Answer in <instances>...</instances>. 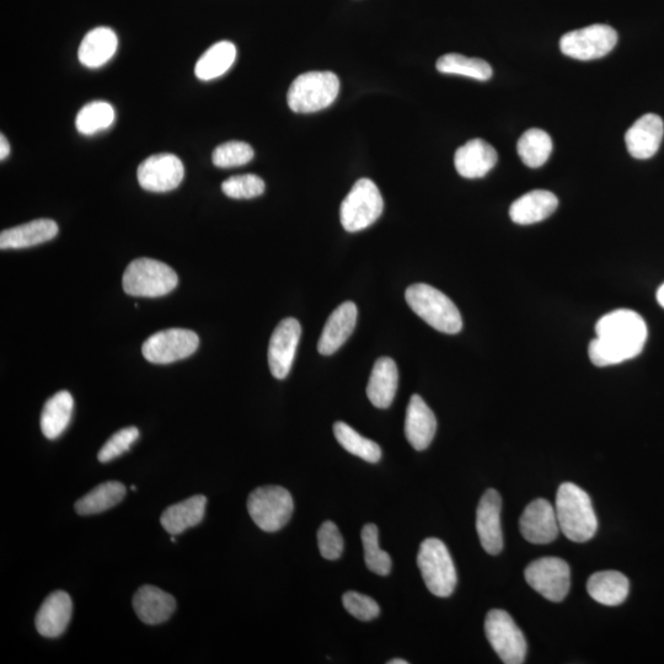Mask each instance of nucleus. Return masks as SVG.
<instances>
[{
  "label": "nucleus",
  "instance_id": "nucleus-12",
  "mask_svg": "<svg viewBox=\"0 0 664 664\" xmlns=\"http://www.w3.org/2000/svg\"><path fill=\"white\" fill-rule=\"evenodd\" d=\"M200 346L196 332L185 329L159 331L144 342L142 353L148 362L169 364L194 355Z\"/></svg>",
  "mask_w": 664,
  "mask_h": 664
},
{
  "label": "nucleus",
  "instance_id": "nucleus-20",
  "mask_svg": "<svg viewBox=\"0 0 664 664\" xmlns=\"http://www.w3.org/2000/svg\"><path fill=\"white\" fill-rule=\"evenodd\" d=\"M73 613L72 598L68 593L56 591L50 594L42 603L36 615V629L39 634L56 639L60 637L71 623Z\"/></svg>",
  "mask_w": 664,
  "mask_h": 664
},
{
  "label": "nucleus",
  "instance_id": "nucleus-5",
  "mask_svg": "<svg viewBox=\"0 0 664 664\" xmlns=\"http://www.w3.org/2000/svg\"><path fill=\"white\" fill-rule=\"evenodd\" d=\"M179 278L170 266L153 259H138L127 266L122 286L128 296L159 298L173 292Z\"/></svg>",
  "mask_w": 664,
  "mask_h": 664
},
{
  "label": "nucleus",
  "instance_id": "nucleus-29",
  "mask_svg": "<svg viewBox=\"0 0 664 664\" xmlns=\"http://www.w3.org/2000/svg\"><path fill=\"white\" fill-rule=\"evenodd\" d=\"M74 400L71 393L62 390L48 399L41 414V430L48 439H57L71 423Z\"/></svg>",
  "mask_w": 664,
  "mask_h": 664
},
{
  "label": "nucleus",
  "instance_id": "nucleus-27",
  "mask_svg": "<svg viewBox=\"0 0 664 664\" xmlns=\"http://www.w3.org/2000/svg\"><path fill=\"white\" fill-rule=\"evenodd\" d=\"M207 498L202 495L192 496L185 501L166 508L160 523L171 535L184 533L186 529L196 527L205 517Z\"/></svg>",
  "mask_w": 664,
  "mask_h": 664
},
{
  "label": "nucleus",
  "instance_id": "nucleus-39",
  "mask_svg": "<svg viewBox=\"0 0 664 664\" xmlns=\"http://www.w3.org/2000/svg\"><path fill=\"white\" fill-rule=\"evenodd\" d=\"M138 438L139 431L137 427H127L116 432L115 435L105 443V446L100 449L98 454L99 462L109 463L111 460L119 458L123 453L130 451L133 443H135Z\"/></svg>",
  "mask_w": 664,
  "mask_h": 664
},
{
  "label": "nucleus",
  "instance_id": "nucleus-6",
  "mask_svg": "<svg viewBox=\"0 0 664 664\" xmlns=\"http://www.w3.org/2000/svg\"><path fill=\"white\" fill-rule=\"evenodd\" d=\"M417 565L428 591L439 598L452 596L458 582L457 570L451 553L442 540H423L417 555Z\"/></svg>",
  "mask_w": 664,
  "mask_h": 664
},
{
  "label": "nucleus",
  "instance_id": "nucleus-33",
  "mask_svg": "<svg viewBox=\"0 0 664 664\" xmlns=\"http://www.w3.org/2000/svg\"><path fill=\"white\" fill-rule=\"evenodd\" d=\"M437 71L453 76H463L486 82L492 77V68L489 63L480 58H469L459 53H448L437 61Z\"/></svg>",
  "mask_w": 664,
  "mask_h": 664
},
{
  "label": "nucleus",
  "instance_id": "nucleus-2",
  "mask_svg": "<svg viewBox=\"0 0 664 664\" xmlns=\"http://www.w3.org/2000/svg\"><path fill=\"white\" fill-rule=\"evenodd\" d=\"M560 532L574 543H586L597 533L598 519L591 497L580 486L565 483L559 487L555 503Z\"/></svg>",
  "mask_w": 664,
  "mask_h": 664
},
{
  "label": "nucleus",
  "instance_id": "nucleus-30",
  "mask_svg": "<svg viewBox=\"0 0 664 664\" xmlns=\"http://www.w3.org/2000/svg\"><path fill=\"white\" fill-rule=\"evenodd\" d=\"M235 58H237V48L232 42H217L216 45L208 48L196 63V77L205 82L222 77L232 68Z\"/></svg>",
  "mask_w": 664,
  "mask_h": 664
},
{
  "label": "nucleus",
  "instance_id": "nucleus-11",
  "mask_svg": "<svg viewBox=\"0 0 664 664\" xmlns=\"http://www.w3.org/2000/svg\"><path fill=\"white\" fill-rule=\"evenodd\" d=\"M530 587L550 602L560 603L571 587L570 566L559 558H542L532 562L524 572Z\"/></svg>",
  "mask_w": 664,
  "mask_h": 664
},
{
  "label": "nucleus",
  "instance_id": "nucleus-40",
  "mask_svg": "<svg viewBox=\"0 0 664 664\" xmlns=\"http://www.w3.org/2000/svg\"><path fill=\"white\" fill-rule=\"evenodd\" d=\"M318 545L324 559L334 561L341 558L342 551H344V539L334 522H325L319 528Z\"/></svg>",
  "mask_w": 664,
  "mask_h": 664
},
{
  "label": "nucleus",
  "instance_id": "nucleus-37",
  "mask_svg": "<svg viewBox=\"0 0 664 664\" xmlns=\"http://www.w3.org/2000/svg\"><path fill=\"white\" fill-rule=\"evenodd\" d=\"M254 159V149L245 142H227L221 144L212 154L213 164L217 168H237L251 162Z\"/></svg>",
  "mask_w": 664,
  "mask_h": 664
},
{
  "label": "nucleus",
  "instance_id": "nucleus-41",
  "mask_svg": "<svg viewBox=\"0 0 664 664\" xmlns=\"http://www.w3.org/2000/svg\"><path fill=\"white\" fill-rule=\"evenodd\" d=\"M342 603L348 613L361 621H371L379 617L380 607L373 598L357 592H347Z\"/></svg>",
  "mask_w": 664,
  "mask_h": 664
},
{
  "label": "nucleus",
  "instance_id": "nucleus-3",
  "mask_svg": "<svg viewBox=\"0 0 664 664\" xmlns=\"http://www.w3.org/2000/svg\"><path fill=\"white\" fill-rule=\"evenodd\" d=\"M406 302L416 315L443 334L455 335L463 329L457 305L435 287L416 283L406 289Z\"/></svg>",
  "mask_w": 664,
  "mask_h": 664
},
{
  "label": "nucleus",
  "instance_id": "nucleus-36",
  "mask_svg": "<svg viewBox=\"0 0 664 664\" xmlns=\"http://www.w3.org/2000/svg\"><path fill=\"white\" fill-rule=\"evenodd\" d=\"M364 560L369 570L379 576H387L392 570V558L379 548V530L376 524H366L362 529Z\"/></svg>",
  "mask_w": 664,
  "mask_h": 664
},
{
  "label": "nucleus",
  "instance_id": "nucleus-9",
  "mask_svg": "<svg viewBox=\"0 0 664 664\" xmlns=\"http://www.w3.org/2000/svg\"><path fill=\"white\" fill-rule=\"evenodd\" d=\"M485 634L503 663H524L528 651L526 637L505 610L494 609L486 615Z\"/></svg>",
  "mask_w": 664,
  "mask_h": 664
},
{
  "label": "nucleus",
  "instance_id": "nucleus-35",
  "mask_svg": "<svg viewBox=\"0 0 664 664\" xmlns=\"http://www.w3.org/2000/svg\"><path fill=\"white\" fill-rule=\"evenodd\" d=\"M114 121V107L109 103H105V101H93L78 112L76 126L79 133L91 136L107 130Z\"/></svg>",
  "mask_w": 664,
  "mask_h": 664
},
{
  "label": "nucleus",
  "instance_id": "nucleus-43",
  "mask_svg": "<svg viewBox=\"0 0 664 664\" xmlns=\"http://www.w3.org/2000/svg\"><path fill=\"white\" fill-rule=\"evenodd\" d=\"M657 301L660 303L661 307L664 309V283L657 291Z\"/></svg>",
  "mask_w": 664,
  "mask_h": 664
},
{
  "label": "nucleus",
  "instance_id": "nucleus-25",
  "mask_svg": "<svg viewBox=\"0 0 664 664\" xmlns=\"http://www.w3.org/2000/svg\"><path fill=\"white\" fill-rule=\"evenodd\" d=\"M558 206V197L553 192L534 190L513 202L510 217L514 223L528 226V224L543 222L556 211Z\"/></svg>",
  "mask_w": 664,
  "mask_h": 664
},
{
  "label": "nucleus",
  "instance_id": "nucleus-10",
  "mask_svg": "<svg viewBox=\"0 0 664 664\" xmlns=\"http://www.w3.org/2000/svg\"><path fill=\"white\" fill-rule=\"evenodd\" d=\"M617 44L618 32L604 24L567 32L560 40L562 53L578 61L598 60L609 55Z\"/></svg>",
  "mask_w": 664,
  "mask_h": 664
},
{
  "label": "nucleus",
  "instance_id": "nucleus-24",
  "mask_svg": "<svg viewBox=\"0 0 664 664\" xmlns=\"http://www.w3.org/2000/svg\"><path fill=\"white\" fill-rule=\"evenodd\" d=\"M399 387L398 366L392 358L382 357L374 363L367 387L369 401L378 409H388L393 404Z\"/></svg>",
  "mask_w": 664,
  "mask_h": 664
},
{
  "label": "nucleus",
  "instance_id": "nucleus-13",
  "mask_svg": "<svg viewBox=\"0 0 664 664\" xmlns=\"http://www.w3.org/2000/svg\"><path fill=\"white\" fill-rule=\"evenodd\" d=\"M185 168L174 154L152 155L139 165L137 179L142 189L149 192H169L178 189L184 180Z\"/></svg>",
  "mask_w": 664,
  "mask_h": 664
},
{
  "label": "nucleus",
  "instance_id": "nucleus-1",
  "mask_svg": "<svg viewBox=\"0 0 664 664\" xmlns=\"http://www.w3.org/2000/svg\"><path fill=\"white\" fill-rule=\"evenodd\" d=\"M597 337L589 344L594 366L609 367L633 360L644 350L647 325L640 314L629 309L614 310L598 320Z\"/></svg>",
  "mask_w": 664,
  "mask_h": 664
},
{
  "label": "nucleus",
  "instance_id": "nucleus-4",
  "mask_svg": "<svg viewBox=\"0 0 664 664\" xmlns=\"http://www.w3.org/2000/svg\"><path fill=\"white\" fill-rule=\"evenodd\" d=\"M340 93V79L332 72L301 74L287 94L289 109L297 114H313L335 103Z\"/></svg>",
  "mask_w": 664,
  "mask_h": 664
},
{
  "label": "nucleus",
  "instance_id": "nucleus-19",
  "mask_svg": "<svg viewBox=\"0 0 664 664\" xmlns=\"http://www.w3.org/2000/svg\"><path fill=\"white\" fill-rule=\"evenodd\" d=\"M357 315L358 310L353 302L342 303L331 313L320 336L318 344L320 355H334L345 345L356 328Z\"/></svg>",
  "mask_w": 664,
  "mask_h": 664
},
{
  "label": "nucleus",
  "instance_id": "nucleus-42",
  "mask_svg": "<svg viewBox=\"0 0 664 664\" xmlns=\"http://www.w3.org/2000/svg\"><path fill=\"white\" fill-rule=\"evenodd\" d=\"M10 153V144L4 135L0 136V159L8 158Z\"/></svg>",
  "mask_w": 664,
  "mask_h": 664
},
{
  "label": "nucleus",
  "instance_id": "nucleus-38",
  "mask_svg": "<svg viewBox=\"0 0 664 664\" xmlns=\"http://www.w3.org/2000/svg\"><path fill=\"white\" fill-rule=\"evenodd\" d=\"M222 191L234 200H250L264 194L265 182L254 174L232 176L223 182Z\"/></svg>",
  "mask_w": 664,
  "mask_h": 664
},
{
  "label": "nucleus",
  "instance_id": "nucleus-32",
  "mask_svg": "<svg viewBox=\"0 0 664 664\" xmlns=\"http://www.w3.org/2000/svg\"><path fill=\"white\" fill-rule=\"evenodd\" d=\"M517 149L522 162L529 168L537 169L548 162L553 152V141L545 131L532 128L519 138Z\"/></svg>",
  "mask_w": 664,
  "mask_h": 664
},
{
  "label": "nucleus",
  "instance_id": "nucleus-14",
  "mask_svg": "<svg viewBox=\"0 0 664 664\" xmlns=\"http://www.w3.org/2000/svg\"><path fill=\"white\" fill-rule=\"evenodd\" d=\"M301 336L302 326L294 318L282 320L273 331L269 346V366L276 379H286L291 372Z\"/></svg>",
  "mask_w": 664,
  "mask_h": 664
},
{
  "label": "nucleus",
  "instance_id": "nucleus-34",
  "mask_svg": "<svg viewBox=\"0 0 664 664\" xmlns=\"http://www.w3.org/2000/svg\"><path fill=\"white\" fill-rule=\"evenodd\" d=\"M334 435L341 447H344L348 453L356 455L367 463H378L382 459V449L376 442L363 437L357 431L353 430L345 422H336L334 425Z\"/></svg>",
  "mask_w": 664,
  "mask_h": 664
},
{
  "label": "nucleus",
  "instance_id": "nucleus-18",
  "mask_svg": "<svg viewBox=\"0 0 664 664\" xmlns=\"http://www.w3.org/2000/svg\"><path fill=\"white\" fill-rule=\"evenodd\" d=\"M498 160L496 149L484 139H471L454 155L458 174L465 179H480L490 173Z\"/></svg>",
  "mask_w": 664,
  "mask_h": 664
},
{
  "label": "nucleus",
  "instance_id": "nucleus-31",
  "mask_svg": "<svg viewBox=\"0 0 664 664\" xmlns=\"http://www.w3.org/2000/svg\"><path fill=\"white\" fill-rule=\"evenodd\" d=\"M125 496V485L119 481H107L80 498L76 503V511L80 516H93L119 505Z\"/></svg>",
  "mask_w": 664,
  "mask_h": 664
},
{
  "label": "nucleus",
  "instance_id": "nucleus-16",
  "mask_svg": "<svg viewBox=\"0 0 664 664\" xmlns=\"http://www.w3.org/2000/svg\"><path fill=\"white\" fill-rule=\"evenodd\" d=\"M502 500L494 489L487 490L476 511V530L487 554L497 555L503 549L501 527Z\"/></svg>",
  "mask_w": 664,
  "mask_h": 664
},
{
  "label": "nucleus",
  "instance_id": "nucleus-28",
  "mask_svg": "<svg viewBox=\"0 0 664 664\" xmlns=\"http://www.w3.org/2000/svg\"><path fill=\"white\" fill-rule=\"evenodd\" d=\"M587 591L594 601L608 607H617L628 598L630 582L621 572L601 571L589 577Z\"/></svg>",
  "mask_w": 664,
  "mask_h": 664
},
{
  "label": "nucleus",
  "instance_id": "nucleus-26",
  "mask_svg": "<svg viewBox=\"0 0 664 664\" xmlns=\"http://www.w3.org/2000/svg\"><path fill=\"white\" fill-rule=\"evenodd\" d=\"M119 40L110 28H96L85 35L79 46L78 58L83 66L94 69L103 67L115 56Z\"/></svg>",
  "mask_w": 664,
  "mask_h": 664
},
{
  "label": "nucleus",
  "instance_id": "nucleus-21",
  "mask_svg": "<svg viewBox=\"0 0 664 664\" xmlns=\"http://www.w3.org/2000/svg\"><path fill=\"white\" fill-rule=\"evenodd\" d=\"M437 420L420 395H412L406 410L405 436L416 451H425L436 436Z\"/></svg>",
  "mask_w": 664,
  "mask_h": 664
},
{
  "label": "nucleus",
  "instance_id": "nucleus-7",
  "mask_svg": "<svg viewBox=\"0 0 664 664\" xmlns=\"http://www.w3.org/2000/svg\"><path fill=\"white\" fill-rule=\"evenodd\" d=\"M383 208L384 201L378 186L369 179L358 180L341 203L342 227L348 233L361 232L378 221Z\"/></svg>",
  "mask_w": 664,
  "mask_h": 664
},
{
  "label": "nucleus",
  "instance_id": "nucleus-17",
  "mask_svg": "<svg viewBox=\"0 0 664 664\" xmlns=\"http://www.w3.org/2000/svg\"><path fill=\"white\" fill-rule=\"evenodd\" d=\"M663 135L664 125L661 117L646 114L626 132V148L635 159H650L660 149Z\"/></svg>",
  "mask_w": 664,
  "mask_h": 664
},
{
  "label": "nucleus",
  "instance_id": "nucleus-23",
  "mask_svg": "<svg viewBox=\"0 0 664 664\" xmlns=\"http://www.w3.org/2000/svg\"><path fill=\"white\" fill-rule=\"evenodd\" d=\"M58 226L52 219H36L21 226L3 230L0 234V249H26L50 242L56 238Z\"/></svg>",
  "mask_w": 664,
  "mask_h": 664
},
{
  "label": "nucleus",
  "instance_id": "nucleus-8",
  "mask_svg": "<svg viewBox=\"0 0 664 664\" xmlns=\"http://www.w3.org/2000/svg\"><path fill=\"white\" fill-rule=\"evenodd\" d=\"M291 492L282 486H264L251 492L248 511L256 526L267 533L281 530L292 518Z\"/></svg>",
  "mask_w": 664,
  "mask_h": 664
},
{
  "label": "nucleus",
  "instance_id": "nucleus-22",
  "mask_svg": "<svg viewBox=\"0 0 664 664\" xmlns=\"http://www.w3.org/2000/svg\"><path fill=\"white\" fill-rule=\"evenodd\" d=\"M132 603L137 617L147 625L165 623L176 609L175 598L154 586L139 588Z\"/></svg>",
  "mask_w": 664,
  "mask_h": 664
},
{
  "label": "nucleus",
  "instance_id": "nucleus-15",
  "mask_svg": "<svg viewBox=\"0 0 664 664\" xmlns=\"http://www.w3.org/2000/svg\"><path fill=\"white\" fill-rule=\"evenodd\" d=\"M519 529L529 543H553L560 532L555 507L544 498L530 502L519 519Z\"/></svg>",
  "mask_w": 664,
  "mask_h": 664
},
{
  "label": "nucleus",
  "instance_id": "nucleus-44",
  "mask_svg": "<svg viewBox=\"0 0 664 664\" xmlns=\"http://www.w3.org/2000/svg\"><path fill=\"white\" fill-rule=\"evenodd\" d=\"M388 663L389 664H408L409 662L404 661V660H399V658H395V660H390Z\"/></svg>",
  "mask_w": 664,
  "mask_h": 664
}]
</instances>
